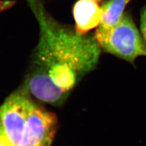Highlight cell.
I'll return each mask as SVG.
<instances>
[{
	"label": "cell",
	"instance_id": "277c9868",
	"mask_svg": "<svg viewBox=\"0 0 146 146\" xmlns=\"http://www.w3.org/2000/svg\"><path fill=\"white\" fill-rule=\"evenodd\" d=\"M57 129L56 115L34 102L20 146H50Z\"/></svg>",
	"mask_w": 146,
	"mask_h": 146
},
{
	"label": "cell",
	"instance_id": "5b68a950",
	"mask_svg": "<svg viewBox=\"0 0 146 146\" xmlns=\"http://www.w3.org/2000/svg\"><path fill=\"white\" fill-rule=\"evenodd\" d=\"M73 15L75 30L84 35L101 24L103 11L96 0H79L74 6Z\"/></svg>",
	"mask_w": 146,
	"mask_h": 146
},
{
	"label": "cell",
	"instance_id": "9c48e42d",
	"mask_svg": "<svg viewBox=\"0 0 146 146\" xmlns=\"http://www.w3.org/2000/svg\"><path fill=\"white\" fill-rule=\"evenodd\" d=\"M96 1H101V0H96Z\"/></svg>",
	"mask_w": 146,
	"mask_h": 146
},
{
	"label": "cell",
	"instance_id": "6da1fadb",
	"mask_svg": "<svg viewBox=\"0 0 146 146\" xmlns=\"http://www.w3.org/2000/svg\"><path fill=\"white\" fill-rule=\"evenodd\" d=\"M39 26L32 67L23 86L40 101L54 106L96 67L101 48L94 35H81L58 22L43 0H26Z\"/></svg>",
	"mask_w": 146,
	"mask_h": 146
},
{
	"label": "cell",
	"instance_id": "7a4b0ae2",
	"mask_svg": "<svg viewBox=\"0 0 146 146\" xmlns=\"http://www.w3.org/2000/svg\"><path fill=\"white\" fill-rule=\"evenodd\" d=\"M94 37L105 51L131 64L137 57H146V44L131 17L127 12L109 29H97Z\"/></svg>",
	"mask_w": 146,
	"mask_h": 146
},
{
	"label": "cell",
	"instance_id": "52a82bcc",
	"mask_svg": "<svg viewBox=\"0 0 146 146\" xmlns=\"http://www.w3.org/2000/svg\"><path fill=\"white\" fill-rule=\"evenodd\" d=\"M140 26L143 40L146 44V4L141 11Z\"/></svg>",
	"mask_w": 146,
	"mask_h": 146
},
{
	"label": "cell",
	"instance_id": "3957f363",
	"mask_svg": "<svg viewBox=\"0 0 146 146\" xmlns=\"http://www.w3.org/2000/svg\"><path fill=\"white\" fill-rule=\"evenodd\" d=\"M23 86L6 98L0 107V122L12 146H20L34 102Z\"/></svg>",
	"mask_w": 146,
	"mask_h": 146
},
{
	"label": "cell",
	"instance_id": "ba28073f",
	"mask_svg": "<svg viewBox=\"0 0 146 146\" xmlns=\"http://www.w3.org/2000/svg\"><path fill=\"white\" fill-rule=\"evenodd\" d=\"M0 146H12L0 122Z\"/></svg>",
	"mask_w": 146,
	"mask_h": 146
},
{
	"label": "cell",
	"instance_id": "8992f818",
	"mask_svg": "<svg viewBox=\"0 0 146 146\" xmlns=\"http://www.w3.org/2000/svg\"><path fill=\"white\" fill-rule=\"evenodd\" d=\"M132 0H109L101 7L103 11L102 21L98 29L107 30L119 21L127 4Z\"/></svg>",
	"mask_w": 146,
	"mask_h": 146
}]
</instances>
